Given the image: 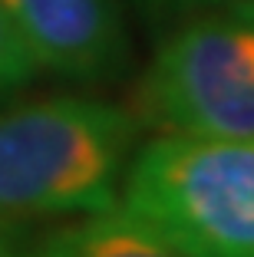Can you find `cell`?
Returning a JSON list of instances; mask_svg holds the SVG:
<instances>
[{
	"label": "cell",
	"mask_w": 254,
	"mask_h": 257,
	"mask_svg": "<svg viewBox=\"0 0 254 257\" xmlns=\"http://www.w3.org/2000/svg\"><path fill=\"white\" fill-rule=\"evenodd\" d=\"M119 204L185 257H254V139H152L129 162Z\"/></svg>",
	"instance_id": "obj_2"
},
{
	"label": "cell",
	"mask_w": 254,
	"mask_h": 257,
	"mask_svg": "<svg viewBox=\"0 0 254 257\" xmlns=\"http://www.w3.org/2000/svg\"><path fill=\"white\" fill-rule=\"evenodd\" d=\"M27 257H185L155 227L139 221L119 201L96 214L60 221L37 241H27Z\"/></svg>",
	"instance_id": "obj_5"
},
{
	"label": "cell",
	"mask_w": 254,
	"mask_h": 257,
	"mask_svg": "<svg viewBox=\"0 0 254 257\" xmlns=\"http://www.w3.org/2000/svg\"><path fill=\"white\" fill-rule=\"evenodd\" d=\"M142 122L93 96H43L0 109V227L60 224L119 201Z\"/></svg>",
	"instance_id": "obj_1"
},
{
	"label": "cell",
	"mask_w": 254,
	"mask_h": 257,
	"mask_svg": "<svg viewBox=\"0 0 254 257\" xmlns=\"http://www.w3.org/2000/svg\"><path fill=\"white\" fill-rule=\"evenodd\" d=\"M40 73L82 89L119 83L132 69L126 0H0Z\"/></svg>",
	"instance_id": "obj_4"
},
{
	"label": "cell",
	"mask_w": 254,
	"mask_h": 257,
	"mask_svg": "<svg viewBox=\"0 0 254 257\" xmlns=\"http://www.w3.org/2000/svg\"><path fill=\"white\" fill-rule=\"evenodd\" d=\"M0 257H27V241L17 231L0 227Z\"/></svg>",
	"instance_id": "obj_8"
},
{
	"label": "cell",
	"mask_w": 254,
	"mask_h": 257,
	"mask_svg": "<svg viewBox=\"0 0 254 257\" xmlns=\"http://www.w3.org/2000/svg\"><path fill=\"white\" fill-rule=\"evenodd\" d=\"M37 63L27 53L23 40L17 37L10 17L0 7V102L14 99L17 92H23L27 86H33L37 79Z\"/></svg>",
	"instance_id": "obj_6"
},
{
	"label": "cell",
	"mask_w": 254,
	"mask_h": 257,
	"mask_svg": "<svg viewBox=\"0 0 254 257\" xmlns=\"http://www.w3.org/2000/svg\"><path fill=\"white\" fill-rule=\"evenodd\" d=\"M221 4H231V0H132V7L158 33H165L168 27H175L185 17L202 14V10H211V7H221Z\"/></svg>",
	"instance_id": "obj_7"
},
{
	"label": "cell",
	"mask_w": 254,
	"mask_h": 257,
	"mask_svg": "<svg viewBox=\"0 0 254 257\" xmlns=\"http://www.w3.org/2000/svg\"><path fill=\"white\" fill-rule=\"evenodd\" d=\"M132 112L165 136L254 139V0L168 27L135 83Z\"/></svg>",
	"instance_id": "obj_3"
}]
</instances>
